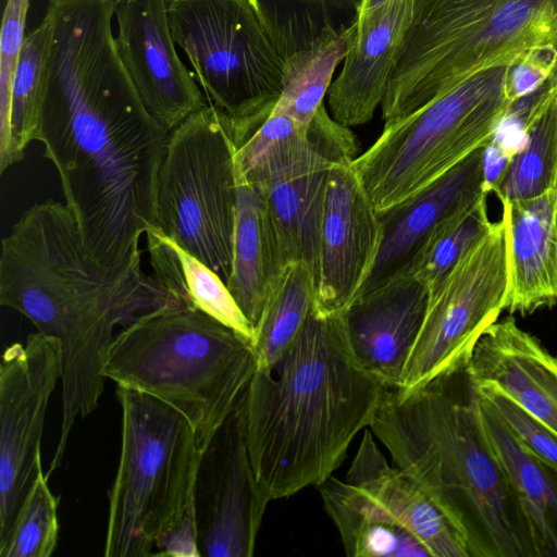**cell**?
Returning <instances> with one entry per match:
<instances>
[{
  "label": "cell",
  "instance_id": "8d00e7d4",
  "mask_svg": "<svg viewBox=\"0 0 557 557\" xmlns=\"http://www.w3.org/2000/svg\"><path fill=\"white\" fill-rule=\"evenodd\" d=\"M154 556L200 557L195 500L182 519L162 537Z\"/></svg>",
  "mask_w": 557,
  "mask_h": 557
},
{
  "label": "cell",
  "instance_id": "d590c367",
  "mask_svg": "<svg viewBox=\"0 0 557 557\" xmlns=\"http://www.w3.org/2000/svg\"><path fill=\"white\" fill-rule=\"evenodd\" d=\"M554 52L548 44L535 46L509 63L505 75V92L511 106L525 98L549 79Z\"/></svg>",
  "mask_w": 557,
  "mask_h": 557
},
{
  "label": "cell",
  "instance_id": "e0dca14e",
  "mask_svg": "<svg viewBox=\"0 0 557 557\" xmlns=\"http://www.w3.org/2000/svg\"><path fill=\"white\" fill-rule=\"evenodd\" d=\"M114 17L120 58L148 111L171 132L208 101L177 53L168 0H121Z\"/></svg>",
  "mask_w": 557,
  "mask_h": 557
},
{
  "label": "cell",
  "instance_id": "7a4b0ae2",
  "mask_svg": "<svg viewBox=\"0 0 557 557\" xmlns=\"http://www.w3.org/2000/svg\"><path fill=\"white\" fill-rule=\"evenodd\" d=\"M0 304L61 347L62 421L50 473L61 466L76 420L98 408L116 327L156 310L188 307L154 274L94 259L72 211L52 199L28 208L2 239Z\"/></svg>",
  "mask_w": 557,
  "mask_h": 557
},
{
  "label": "cell",
  "instance_id": "d6a6232c",
  "mask_svg": "<svg viewBox=\"0 0 557 557\" xmlns=\"http://www.w3.org/2000/svg\"><path fill=\"white\" fill-rule=\"evenodd\" d=\"M39 472L23 500L0 557H50L59 541L58 498Z\"/></svg>",
  "mask_w": 557,
  "mask_h": 557
},
{
  "label": "cell",
  "instance_id": "d4e9b609",
  "mask_svg": "<svg viewBox=\"0 0 557 557\" xmlns=\"http://www.w3.org/2000/svg\"><path fill=\"white\" fill-rule=\"evenodd\" d=\"M153 274L199 310L253 342L255 330L226 283L196 256L153 227L146 233Z\"/></svg>",
  "mask_w": 557,
  "mask_h": 557
},
{
  "label": "cell",
  "instance_id": "ac0fdd59",
  "mask_svg": "<svg viewBox=\"0 0 557 557\" xmlns=\"http://www.w3.org/2000/svg\"><path fill=\"white\" fill-rule=\"evenodd\" d=\"M484 151L485 147L473 151L416 195L379 212L382 240L361 295L408 275L436 228L461 208L488 194Z\"/></svg>",
  "mask_w": 557,
  "mask_h": 557
},
{
  "label": "cell",
  "instance_id": "836d02e7",
  "mask_svg": "<svg viewBox=\"0 0 557 557\" xmlns=\"http://www.w3.org/2000/svg\"><path fill=\"white\" fill-rule=\"evenodd\" d=\"M475 386L480 398L499 416L527 450L557 467V434L555 432L497 388L490 385L475 384Z\"/></svg>",
  "mask_w": 557,
  "mask_h": 557
},
{
  "label": "cell",
  "instance_id": "44dd1931",
  "mask_svg": "<svg viewBox=\"0 0 557 557\" xmlns=\"http://www.w3.org/2000/svg\"><path fill=\"white\" fill-rule=\"evenodd\" d=\"M468 370L476 385L497 388L557 434V357L513 318L485 330Z\"/></svg>",
  "mask_w": 557,
  "mask_h": 557
},
{
  "label": "cell",
  "instance_id": "8992f818",
  "mask_svg": "<svg viewBox=\"0 0 557 557\" xmlns=\"http://www.w3.org/2000/svg\"><path fill=\"white\" fill-rule=\"evenodd\" d=\"M556 15L557 0H413L381 103L384 123L547 44Z\"/></svg>",
  "mask_w": 557,
  "mask_h": 557
},
{
  "label": "cell",
  "instance_id": "f546056e",
  "mask_svg": "<svg viewBox=\"0 0 557 557\" xmlns=\"http://www.w3.org/2000/svg\"><path fill=\"white\" fill-rule=\"evenodd\" d=\"M313 145L309 126H302L285 114L271 112L237 147V181L260 184L299 163L309 156Z\"/></svg>",
  "mask_w": 557,
  "mask_h": 557
},
{
  "label": "cell",
  "instance_id": "52a82bcc",
  "mask_svg": "<svg viewBox=\"0 0 557 557\" xmlns=\"http://www.w3.org/2000/svg\"><path fill=\"white\" fill-rule=\"evenodd\" d=\"M116 397L122 441L103 555L153 556L194 503L202 451L190 422L170 405L119 385Z\"/></svg>",
  "mask_w": 557,
  "mask_h": 557
},
{
  "label": "cell",
  "instance_id": "7c38bea8",
  "mask_svg": "<svg viewBox=\"0 0 557 557\" xmlns=\"http://www.w3.org/2000/svg\"><path fill=\"white\" fill-rule=\"evenodd\" d=\"M323 506L339 536L368 524L400 528L413 535L431 557H470L456 524L379 448L371 429L344 480L333 475L318 486Z\"/></svg>",
  "mask_w": 557,
  "mask_h": 557
},
{
  "label": "cell",
  "instance_id": "277c9868",
  "mask_svg": "<svg viewBox=\"0 0 557 557\" xmlns=\"http://www.w3.org/2000/svg\"><path fill=\"white\" fill-rule=\"evenodd\" d=\"M370 429L393 465L461 531L470 557H535L468 367L413 389H388Z\"/></svg>",
  "mask_w": 557,
  "mask_h": 557
},
{
  "label": "cell",
  "instance_id": "4dcf8cb0",
  "mask_svg": "<svg viewBox=\"0 0 557 557\" xmlns=\"http://www.w3.org/2000/svg\"><path fill=\"white\" fill-rule=\"evenodd\" d=\"M47 38V25L41 21L24 39L12 84L9 124L0 136L1 174L22 161L28 145L34 141L36 101Z\"/></svg>",
  "mask_w": 557,
  "mask_h": 557
},
{
  "label": "cell",
  "instance_id": "83f0119b",
  "mask_svg": "<svg viewBox=\"0 0 557 557\" xmlns=\"http://www.w3.org/2000/svg\"><path fill=\"white\" fill-rule=\"evenodd\" d=\"M356 25L327 35L318 44L284 60L283 89L272 112L309 126L324 103L336 67L352 42Z\"/></svg>",
  "mask_w": 557,
  "mask_h": 557
},
{
  "label": "cell",
  "instance_id": "e575fe53",
  "mask_svg": "<svg viewBox=\"0 0 557 557\" xmlns=\"http://www.w3.org/2000/svg\"><path fill=\"white\" fill-rule=\"evenodd\" d=\"M30 0H7L0 38V136L8 128L12 84L21 49Z\"/></svg>",
  "mask_w": 557,
  "mask_h": 557
},
{
  "label": "cell",
  "instance_id": "2e32d148",
  "mask_svg": "<svg viewBox=\"0 0 557 557\" xmlns=\"http://www.w3.org/2000/svg\"><path fill=\"white\" fill-rule=\"evenodd\" d=\"M313 149L299 163L252 185L262 195L287 264L318 265L320 226L332 165L352 161L357 141L323 103L309 124ZM250 185V184H249Z\"/></svg>",
  "mask_w": 557,
  "mask_h": 557
},
{
  "label": "cell",
  "instance_id": "484cf974",
  "mask_svg": "<svg viewBox=\"0 0 557 557\" xmlns=\"http://www.w3.org/2000/svg\"><path fill=\"white\" fill-rule=\"evenodd\" d=\"M528 100L522 144L492 190L500 202L539 196L557 182V85L547 82Z\"/></svg>",
  "mask_w": 557,
  "mask_h": 557
},
{
  "label": "cell",
  "instance_id": "603a6c76",
  "mask_svg": "<svg viewBox=\"0 0 557 557\" xmlns=\"http://www.w3.org/2000/svg\"><path fill=\"white\" fill-rule=\"evenodd\" d=\"M287 265L262 195L252 185L238 183L227 287L253 330Z\"/></svg>",
  "mask_w": 557,
  "mask_h": 557
},
{
  "label": "cell",
  "instance_id": "30bf717a",
  "mask_svg": "<svg viewBox=\"0 0 557 557\" xmlns=\"http://www.w3.org/2000/svg\"><path fill=\"white\" fill-rule=\"evenodd\" d=\"M176 46L208 103L232 121L237 147L271 114L284 61L249 0H168Z\"/></svg>",
  "mask_w": 557,
  "mask_h": 557
},
{
  "label": "cell",
  "instance_id": "f1b7e54d",
  "mask_svg": "<svg viewBox=\"0 0 557 557\" xmlns=\"http://www.w3.org/2000/svg\"><path fill=\"white\" fill-rule=\"evenodd\" d=\"M315 301V274L305 262L289 263L255 330L257 370L272 367L292 346Z\"/></svg>",
  "mask_w": 557,
  "mask_h": 557
},
{
  "label": "cell",
  "instance_id": "74e56055",
  "mask_svg": "<svg viewBox=\"0 0 557 557\" xmlns=\"http://www.w3.org/2000/svg\"><path fill=\"white\" fill-rule=\"evenodd\" d=\"M554 52V66L548 79L552 85H557V15L554 18L550 36L547 42Z\"/></svg>",
  "mask_w": 557,
  "mask_h": 557
},
{
  "label": "cell",
  "instance_id": "8fae6325",
  "mask_svg": "<svg viewBox=\"0 0 557 557\" xmlns=\"http://www.w3.org/2000/svg\"><path fill=\"white\" fill-rule=\"evenodd\" d=\"M507 288V232L502 218L429 292L397 389H413L468 367L480 337L505 310Z\"/></svg>",
  "mask_w": 557,
  "mask_h": 557
},
{
  "label": "cell",
  "instance_id": "4fadbf2b",
  "mask_svg": "<svg viewBox=\"0 0 557 557\" xmlns=\"http://www.w3.org/2000/svg\"><path fill=\"white\" fill-rule=\"evenodd\" d=\"M62 374L59 342L41 332L8 346L0 362V545L40 471L47 407Z\"/></svg>",
  "mask_w": 557,
  "mask_h": 557
},
{
  "label": "cell",
  "instance_id": "4316f807",
  "mask_svg": "<svg viewBox=\"0 0 557 557\" xmlns=\"http://www.w3.org/2000/svg\"><path fill=\"white\" fill-rule=\"evenodd\" d=\"M283 61L357 24L362 0H249Z\"/></svg>",
  "mask_w": 557,
  "mask_h": 557
},
{
  "label": "cell",
  "instance_id": "ab89813d",
  "mask_svg": "<svg viewBox=\"0 0 557 557\" xmlns=\"http://www.w3.org/2000/svg\"><path fill=\"white\" fill-rule=\"evenodd\" d=\"M555 186H556V188H557V182H556V185H555Z\"/></svg>",
  "mask_w": 557,
  "mask_h": 557
},
{
  "label": "cell",
  "instance_id": "9a60e30c",
  "mask_svg": "<svg viewBox=\"0 0 557 557\" xmlns=\"http://www.w3.org/2000/svg\"><path fill=\"white\" fill-rule=\"evenodd\" d=\"M352 161L332 165L323 205L314 301L322 314L344 313L361 295L382 240L379 212Z\"/></svg>",
  "mask_w": 557,
  "mask_h": 557
},
{
  "label": "cell",
  "instance_id": "cb8c5ba5",
  "mask_svg": "<svg viewBox=\"0 0 557 557\" xmlns=\"http://www.w3.org/2000/svg\"><path fill=\"white\" fill-rule=\"evenodd\" d=\"M479 399L485 433L522 508L535 557H557V467L527 450Z\"/></svg>",
  "mask_w": 557,
  "mask_h": 557
},
{
  "label": "cell",
  "instance_id": "ffe728a7",
  "mask_svg": "<svg viewBox=\"0 0 557 557\" xmlns=\"http://www.w3.org/2000/svg\"><path fill=\"white\" fill-rule=\"evenodd\" d=\"M412 7L413 0H389L359 15L342 70L326 94L336 122L349 127L372 120L385 97Z\"/></svg>",
  "mask_w": 557,
  "mask_h": 557
},
{
  "label": "cell",
  "instance_id": "ba28073f",
  "mask_svg": "<svg viewBox=\"0 0 557 557\" xmlns=\"http://www.w3.org/2000/svg\"><path fill=\"white\" fill-rule=\"evenodd\" d=\"M508 65L482 70L417 111L384 123L377 139L351 163L377 212L490 144L511 107L505 92Z\"/></svg>",
  "mask_w": 557,
  "mask_h": 557
},
{
  "label": "cell",
  "instance_id": "3957f363",
  "mask_svg": "<svg viewBox=\"0 0 557 557\" xmlns=\"http://www.w3.org/2000/svg\"><path fill=\"white\" fill-rule=\"evenodd\" d=\"M387 391L352 354L344 313L313 306L288 350L245 391L249 455L268 500L331 478Z\"/></svg>",
  "mask_w": 557,
  "mask_h": 557
},
{
  "label": "cell",
  "instance_id": "f35d334b",
  "mask_svg": "<svg viewBox=\"0 0 557 557\" xmlns=\"http://www.w3.org/2000/svg\"><path fill=\"white\" fill-rule=\"evenodd\" d=\"M389 0H362L359 15L384 5Z\"/></svg>",
  "mask_w": 557,
  "mask_h": 557
},
{
  "label": "cell",
  "instance_id": "5bb4252c",
  "mask_svg": "<svg viewBox=\"0 0 557 557\" xmlns=\"http://www.w3.org/2000/svg\"><path fill=\"white\" fill-rule=\"evenodd\" d=\"M194 500L201 556L253 555L270 502L251 465L245 392L201 456Z\"/></svg>",
  "mask_w": 557,
  "mask_h": 557
},
{
  "label": "cell",
  "instance_id": "1f68e13d",
  "mask_svg": "<svg viewBox=\"0 0 557 557\" xmlns=\"http://www.w3.org/2000/svg\"><path fill=\"white\" fill-rule=\"evenodd\" d=\"M487 195L483 194L442 223L426 242L408 275L423 282L429 292L491 227Z\"/></svg>",
  "mask_w": 557,
  "mask_h": 557
},
{
  "label": "cell",
  "instance_id": "5b68a950",
  "mask_svg": "<svg viewBox=\"0 0 557 557\" xmlns=\"http://www.w3.org/2000/svg\"><path fill=\"white\" fill-rule=\"evenodd\" d=\"M256 370L250 339L186 307L156 310L122 327L104 375L185 416L203 454Z\"/></svg>",
  "mask_w": 557,
  "mask_h": 557
},
{
  "label": "cell",
  "instance_id": "6da1fadb",
  "mask_svg": "<svg viewBox=\"0 0 557 557\" xmlns=\"http://www.w3.org/2000/svg\"><path fill=\"white\" fill-rule=\"evenodd\" d=\"M120 0H50L34 140L59 175L85 250L106 267L141 268L156 227L170 132L148 111L117 52Z\"/></svg>",
  "mask_w": 557,
  "mask_h": 557
},
{
  "label": "cell",
  "instance_id": "9c48e42d",
  "mask_svg": "<svg viewBox=\"0 0 557 557\" xmlns=\"http://www.w3.org/2000/svg\"><path fill=\"white\" fill-rule=\"evenodd\" d=\"M236 150L232 121L207 103L170 132L157 187L156 228L226 285L238 199Z\"/></svg>",
  "mask_w": 557,
  "mask_h": 557
},
{
  "label": "cell",
  "instance_id": "d6986e66",
  "mask_svg": "<svg viewBox=\"0 0 557 557\" xmlns=\"http://www.w3.org/2000/svg\"><path fill=\"white\" fill-rule=\"evenodd\" d=\"M428 298L426 285L413 275H405L362 294L344 312L352 354L387 389L400 385Z\"/></svg>",
  "mask_w": 557,
  "mask_h": 557
},
{
  "label": "cell",
  "instance_id": "7402d4cb",
  "mask_svg": "<svg viewBox=\"0 0 557 557\" xmlns=\"http://www.w3.org/2000/svg\"><path fill=\"white\" fill-rule=\"evenodd\" d=\"M507 232L505 310L530 314L557 305V188L502 202Z\"/></svg>",
  "mask_w": 557,
  "mask_h": 557
}]
</instances>
